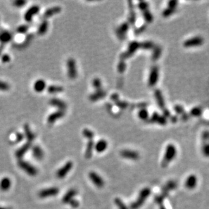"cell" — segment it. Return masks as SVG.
Returning <instances> with one entry per match:
<instances>
[{
    "label": "cell",
    "instance_id": "1",
    "mask_svg": "<svg viewBox=\"0 0 209 209\" xmlns=\"http://www.w3.org/2000/svg\"><path fill=\"white\" fill-rule=\"evenodd\" d=\"M151 194V190L149 188L146 187L143 188L140 191L136 200L131 205V209H138L141 208Z\"/></svg>",
    "mask_w": 209,
    "mask_h": 209
},
{
    "label": "cell",
    "instance_id": "2",
    "mask_svg": "<svg viewBox=\"0 0 209 209\" xmlns=\"http://www.w3.org/2000/svg\"><path fill=\"white\" fill-rule=\"evenodd\" d=\"M177 155V150L175 146L172 144H169L165 150L163 159L162 162V167H167L171 161H172Z\"/></svg>",
    "mask_w": 209,
    "mask_h": 209
},
{
    "label": "cell",
    "instance_id": "3",
    "mask_svg": "<svg viewBox=\"0 0 209 209\" xmlns=\"http://www.w3.org/2000/svg\"><path fill=\"white\" fill-rule=\"evenodd\" d=\"M19 167L24 171L26 174L30 176H36L38 174V170L35 166L23 160H19L18 162Z\"/></svg>",
    "mask_w": 209,
    "mask_h": 209
},
{
    "label": "cell",
    "instance_id": "4",
    "mask_svg": "<svg viewBox=\"0 0 209 209\" xmlns=\"http://www.w3.org/2000/svg\"><path fill=\"white\" fill-rule=\"evenodd\" d=\"M205 39L202 36H195L185 41L183 46L186 48H192L201 46L204 44Z\"/></svg>",
    "mask_w": 209,
    "mask_h": 209
},
{
    "label": "cell",
    "instance_id": "5",
    "mask_svg": "<svg viewBox=\"0 0 209 209\" xmlns=\"http://www.w3.org/2000/svg\"><path fill=\"white\" fill-rule=\"evenodd\" d=\"M73 166V162L69 161L56 172V177L59 179H63L68 174V173L72 169Z\"/></svg>",
    "mask_w": 209,
    "mask_h": 209
},
{
    "label": "cell",
    "instance_id": "6",
    "mask_svg": "<svg viewBox=\"0 0 209 209\" xmlns=\"http://www.w3.org/2000/svg\"><path fill=\"white\" fill-rule=\"evenodd\" d=\"M59 190L57 187H51L44 189L39 191V196L41 198H47L56 196L59 194Z\"/></svg>",
    "mask_w": 209,
    "mask_h": 209
},
{
    "label": "cell",
    "instance_id": "7",
    "mask_svg": "<svg viewBox=\"0 0 209 209\" xmlns=\"http://www.w3.org/2000/svg\"><path fill=\"white\" fill-rule=\"evenodd\" d=\"M89 178L92 183L98 188H102L104 186V179L95 171H91L89 173Z\"/></svg>",
    "mask_w": 209,
    "mask_h": 209
},
{
    "label": "cell",
    "instance_id": "8",
    "mask_svg": "<svg viewBox=\"0 0 209 209\" xmlns=\"http://www.w3.org/2000/svg\"><path fill=\"white\" fill-rule=\"evenodd\" d=\"M120 155L124 159L131 160H137L140 158V154L138 152L130 149L122 150L120 152Z\"/></svg>",
    "mask_w": 209,
    "mask_h": 209
},
{
    "label": "cell",
    "instance_id": "9",
    "mask_svg": "<svg viewBox=\"0 0 209 209\" xmlns=\"http://www.w3.org/2000/svg\"><path fill=\"white\" fill-rule=\"evenodd\" d=\"M40 10L39 6L38 5H33L29 8L24 15V19L27 22H30L33 17L39 13Z\"/></svg>",
    "mask_w": 209,
    "mask_h": 209
},
{
    "label": "cell",
    "instance_id": "10",
    "mask_svg": "<svg viewBox=\"0 0 209 209\" xmlns=\"http://www.w3.org/2000/svg\"><path fill=\"white\" fill-rule=\"evenodd\" d=\"M13 39V34L7 30L0 31V42L1 44L8 43Z\"/></svg>",
    "mask_w": 209,
    "mask_h": 209
},
{
    "label": "cell",
    "instance_id": "11",
    "mask_svg": "<svg viewBox=\"0 0 209 209\" xmlns=\"http://www.w3.org/2000/svg\"><path fill=\"white\" fill-rule=\"evenodd\" d=\"M30 147L31 143L28 142H26V144H24L16 151L15 156L18 159H19L20 160L22 159V158L25 155L27 152L30 149Z\"/></svg>",
    "mask_w": 209,
    "mask_h": 209
},
{
    "label": "cell",
    "instance_id": "12",
    "mask_svg": "<svg viewBox=\"0 0 209 209\" xmlns=\"http://www.w3.org/2000/svg\"><path fill=\"white\" fill-rule=\"evenodd\" d=\"M77 191L75 189H70L69 190L63 197L62 202L64 204H69L70 201L75 199V197L77 195Z\"/></svg>",
    "mask_w": 209,
    "mask_h": 209
},
{
    "label": "cell",
    "instance_id": "13",
    "mask_svg": "<svg viewBox=\"0 0 209 209\" xmlns=\"http://www.w3.org/2000/svg\"><path fill=\"white\" fill-rule=\"evenodd\" d=\"M67 65L69 76L70 78H75L76 76V68L75 61L72 59H69L67 61Z\"/></svg>",
    "mask_w": 209,
    "mask_h": 209
},
{
    "label": "cell",
    "instance_id": "14",
    "mask_svg": "<svg viewBox=\"0 0 209 209\" xmlns=\"http://www.w3.org/2000/svg\"><path fill=\"white\" fill-rule=\"evenodd\" d=\"M64 115H65V113L62 110H59L56 112H55L49 115V116L47 118V121L50 124H53L57 120L64 117Z\"/></svg>",
    "mask_w": 209,
    "mask_h": 209
},
{
    "label": "cell",
    "instance_id": "15",
    "mask_svg": "<svg viewBox=\"0 0 209 209\" xmlns=\"http://www.w3.org/2000/svg\"><path fill=\"white\" fill-rule=\"evenodd\" d=\"M107 142L104 140H101L95 144L94 149L98 153H102L107 149Z\"/></svg>",
    "mask_w": 209,
    "mask_h": 209
},
{
    "label": "cell",
    "instance_id": "16",
    "mask_svg": "<svg viewBox=\"0 0 209 209\" xmlns=\"http://www.w3.org/2000/svg\"><path fill=\"white\" fill-rule=\"evenodd\" d=\"M12 185V182L10 178L4 177L0 181V189L2 191L5 192L8 191Z\"/></svg>",
    "mask_w": 209,
    "mask_h": 209
},
{
    "label": "cell",
    "instance_id": "17",
    "mask_svg": "<svg viewBox=\"0 0 209 209\" xmlns=\"http://www.w3.org/2000/svg\"><path fill=\"white\" fill-rule=\"evenodd\" d=\"M61 11V8L56 6V7H53L52 8H50L48 10H47L43 14V18L44 19H47L48 18H50L52 16H53L55 14L59 13Z\"/></svg>",
    "mask_w": 209,
    "mask_h": 209
},
{
    "label": "cell",
    "instance_id": "18",
    "mask_svg": "<svg viewBox=\"0 0 209 209\" xmlns=\"http://www.w3.org/2000/svg\"><path fill=\"white\" fill-rule=\"evenodd\" d=\"M23 129H24V132H25V134H24L25 137H26L27 138L28 142L31 143L34 140L35 135L32 132V131L31 130L28 124H25L23 126Z\"/></svg>",
    "mask_w": 209,
    "mask_h": 209
},
{
    "label": "cell",
    "instance_id": "19",
    "mask_svg": "<svg viewBox=\"0 0 209 209\" xmlns=\"http://www.w3.org/2000/svg\"><path fill=\"white\" fill-rule=\"evenodd\" d=\"M32 155L36 159L40 160L44 157V153L41 147L36 145L32 148Z\"/></svg>",
    "mask_w": 209,
    "mask_h": 209
},
{
    "label": "cell",
    "instance_id": "20",
    "mask_svg": "<svg viewBox=\"0 0 209 209\" xmlns=\"http://www.w3.org/2000/svg\"><path fill=\"white\" fill-rule=\"evenodd\" d=\"M46 88V83L44 80L39 79L37 80L34 84V90L37 92H41Z\"/></svg>",
    "mask_w": 209,
    "mask_h": 209
},
{
    "label": "cell",
    "instance_id": "21",
    "mask_svg": "<svg viewBox=\"0 0 209 209\" xmlns=\"http://www.w3.org/2000/svg\"><path fill=\"white\" fill-rule=\"evenodd\" d=\"M50 104L52 106L57 107L60 110H62L66 107V104L62 100L58 98H52L49 102Z\"/></svg>",
    "mask_w": 209,
    "mask_h": 209
},
{
    "label": "cell",
    "instance_id": "22",
    "mask_svg": "<svg viewBox=\"0 0 209 209\" xmlns=\"http://www.w3.org/2000/svg\"><path fill=\"white\" fill-rule=\"evenodd\" d=\"M94 146L95 144L94 142L92 140H89L87 146H86V152H85V157H86V159H90L92 156V152L93 151L94 149Z\"/></svg>",
    "mask_w": 209,
    "mask_h": 209
},
{
    "label": "cell",
    "instance_id": "23",
    "mask_svg": "<svg viewBox=\"0 0 209 209\" xmlns=\"http://www.w3.org/2000/svg\"><path fill=\"white\" fill-rule=\"evenodd\" d=\"M48 26H49V23H48V20H43L38 28L37 34L39 36H42V35L45 34L47 33V31H48Z\"/></svg>",
    "mask_w": 209,
    "mask_h": 209
},
{
    "label": "cell",
    "instance_id": "24",
    "mask_svg": "<svg viewBox=\"0 0 209 209\" xmlns=\"http://www.w3.org/2000/svg\"><path fill=\"white\" fill-rule=\"evenodd\" d=\"M63 90H64L63 87H62L61 86H59L51 85V86H50L47 88V91L51 94H57V93H59V92H61L63 91Z\"/></svg>",
    "mask_w": 209,
    "mask_h": 209
},
{
    "label": "cell",
    "instance_id": "25",
    "mask_svg": "<svg viewBox=\"0 0 209 209\" xmlns=\"http://www.w3.org/2000/svg\"><path fill=\"white\" fill-rule=\"evenodd\" d=\"M196 178H195L194 176H189L186 182H185V186L189 189H191L195 186V185L196 184Z\"/></svg>",
    "mask_w": 209,
    "mask_h": 209
},
{
    "label": "cell",
    "instance_id": "26",
    "mask_svg": "<svg viewBox=\"0 0 209 209\" xmlns=\"http://www.w3.org/2000/svg\"><path fill=\"white\" fill-rule=\"evenodd\" d=\"M203 113V110L200 107H193L191 112L190 114L191 116H194V117H199Z\"/></svg>",
    "mask_w": 209,
    "mask_h": 209
},
{
    "label": "cell",
    "instance_id": "27",
    "mask_svg": "<svg viewBox=\"0 0 209 209\" xmlns=\"http://www.w3.org/2000/svg\"><path fill=\"white\" fill-rule=\"evenodd\" d=\"M83 136L87 138L88 140H92L94 137V132H92L91 131L88 129H85L83 131Z\"/></svg>",
    "mask_w": 209,
    "mask_h": 209
},
{
    "label": "cell",
    "instance_id": "28",
    "mask_svg": "<svg viewBox=\"0 0 209 209\" xmlns=\"http://www.w3.org/2000/svg\"><path fill=\"white\" fill-rule=\"evenodd\" d=\"M115 203L117 205L118 209H129L124 202L119 198H116L115 199Z\"/></svg>",
    "mask_w": 209,
    "mask_h": 209
},
{
    "label": "cell",
    "instance_id": "29",
    "mask_svg": "<svg viewBox=\"0 0 209 209\" xmlns=\"http://www.w3.org/2000/svg\"><path fill=\"white\" fill-rule=\"evenodd\" d=\"M28 28H29V27L28 25H22L19 26L17 28L16 31L18 33H19V34H25L28 31Z\"/></svg>",
    "mask_w": 209,
    "mask_h": 209
},
{
    "label": "cell",
    "instance_id": "30",
    "mask_svg": "<svg viewBox=\"0 0 209 209\" xmlns=\"http://www.w3.org/2000/svg\"><path fill=\"white\" fill-rule=\"evenodd\" d=\"M10 89V86L8 83L0 81V91H7Z\"/></svg>",
    "mask_w": 209,
    "mask_h": 209
},
{
    "label": "cell",
    "instance_id": "31",
    "mask_svg": "<svg viewBox=\"0 0 209 209\" xmlns=\"http://www.w3.org/2000/svg\"><path fill=\"white\" fill-rule=\"evenodd\" d=\"M27 3L26 1L24 0H16L15 1L13 2V6L17 8H21L22 7H24Z\"/></svg>",
    "mask_w": 209,
    "mask_h": 209
},
{
    "label": "cell",
    "instance_id": "32",
    "mask_svg": "<svg viewBox=\"0 0 209 209\" xmlns=\"http://www.w3.org/2000/svg\"><path fill=\"white\" fill-rule=\"evenodd\" d=\"M24 138L25 135L23 134L20 132H17L16 134V142H20Z\"/></svg>",
    "mask_w": 209,
    "mask_h": 209
},
{
    "label": "cell",
    "instance_id": "33",
    "mask_svg": "<svg viewBox=\"0 0 209 209\" xmlns=\"http://www.w3.org/2000/svg\"><path fill=\"white\" fill-rule=\"evenodd\" d=\"M11 57L9 55L5 53L1 56V61L3 63H8L10 61Z\"/></svg>",
    "mask_w": 209,
    "mask_h": 209
},
{
    "label": "cell",
    "instance_id": "34",
    "mask_svg": "<svg viewBox=\"0 0 209 209\" xmlns=\"http://www.w3.org/2000/svg\"><path fill=\"white\" fill-rule=\"evenodd\" d=\"M69 204H70V205L73 208H77L79 206V202L77 200H76L75 199H74L72 201H70Z\"/></svg>",
    "mask_w": 209,
    "mask_h": 209
},
{
    "label": "cell",
    "instance_id": "35",
    "mask_svg": "<svg viewBox=\"0 0 209 209\" xmlns=\"http://www.w3.org/2000/svg\"><path fill=\"white\" fill-rule=\"evenodd\" d=\"M175 110L178 113H182L184 111L183 107L182 106H177L175 107Z\"/></svg>",
    "mask_w": 209,
    "mask_h": 209
},
{
    "label": "cell",
    "instance_id": "36",
    "mask_svg": "<svg viewBox=\"0 0 209 209\" xmlns=\"http://www.w3.org/2000/svg\"><path fill=\"white\" fill-rule=\"evenodd\" d=\"M4 48V44H1V45H0V56L1 55V53H2V51H3Z\"/></svg>",
    "mask_w": 209,
    "mask_h": 209
},
{
    "label": "cell",
    "instance_id": "37",
    "mask_svg": "<svg viewBox=\"0 0 209 209\" xmlns=\"http://www.w3.org/2000/svg\"><path fill=\"white\" fill-rule=\"evenodd\" d=\"M159 209H166V208L163 206V204H162V205H160V208H159Z\"/></svg>",
    "mask_w": 209,
    "mask_h": 209
},
{
    "label": "cell",
    "instance_id": "38",
    "mask_svg": "<svg viewBox=\"0 0 209 209\" xmlns=\"http://www.w3.org/2000/svg\"><path fill=\"white\" fill-rule=\"evenodd\" d=\"M0 209H5V208H2V207H0Z\"/></svg>",
    "mask_w": 209,
    "mask_h": 209
}]
</instances>
